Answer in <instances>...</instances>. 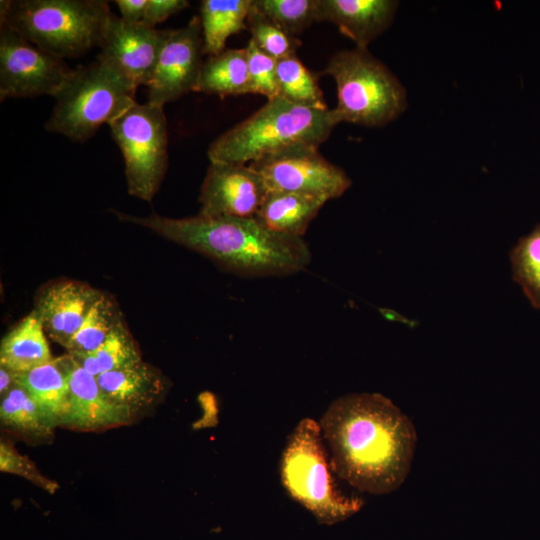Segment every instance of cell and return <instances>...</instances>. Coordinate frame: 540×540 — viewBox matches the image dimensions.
I'll use <instances>...</instances> for the list:
<instances>
[{"mask_svg":"<svg viewBox=\"0 0 540 540\" xmlns=\"http://www.w3.org/2000/svg\"><path fill=\"white\" fill-rule=\"evenodd\" d=\"M75 365L74 357L67 354L30 371L16 373L17 384L30 393L56 427L66 408L69 380Z\"/></svg>","mask_w":540,"mask_h":540,"instance_id":"ac0fdd59","label":"cell"},{"mask_svg":"<svg viewBox=\"0 0 540 540\" xmlns=\"http://www.w3.org/2000/svg\"><path fill=\"white\" fill-rule=\"evenodd\" d=\"M253 0H203L200 5V22L203 52L217 55L226 49L232 35L247 29V18Z\"/></svg>","mask_w":540,"mask_h":540,"instance_id":"44dd1931","label":"cell"},{"mask_svg":"<svg viewBox=\"0 0 540 540\" xmlns=\"http://www.w3.org/2000/svg\"><path fill=\"white\" fill-rule=\"evenodd\" d=\"M257 9L290 35L318 22L317 0H253Z\"/></svg>","mask_w":540,"mask_h":540,"instance_id":"f1b7e54d","label":"cell"},{"mask_svg":"<svg viewBox=\"0 0 540 540\" xmlns=\"http://www.w3.org/2000/svg\"><path fill=\"white\" fill-rule=\"evenodd\" d=\"M0 27V100L54 97L73 69L7 26Z\"/></svg>","mask_w":540,"mask_h":540,"instance_id":"9c48e42d","label":"cell"},{"mask_svg":"<svg viewBox=\"0 0 540 540\" xmlns=\"http://www.w3.org/2000/svg\"><path fill=\"white\" fill-rule=\"evenodd\" d=\"M245 48L250 81L249 93L263 95L268 100L277 97V60L262 52L252 40H249Z\"/></svg>","mask_w":540,"mask_h":540,"instance_id":"f546056e","label":"cell"},{"mask_svg":"<svg viewBox=\"0 0 540 540\" xmlns=\"http://www.w3.org/2000/svg\"><path fill=\"white\" fill-rule=\"evenodd\" d=\"M167 30L141 23H128L114 14L109 18L99 44L97 59L105 61L136 87L147 85L155 68Z\"/></svg>","mask_w":540,"mask_h":540,"instance_id":"4fadbf2b","label":"cell"},{"mask_svg":"<svg viewBox=\"0 0 540 540\" xmlns=\"http://www.w3.org/2000/svg\"><path fill=\"white\" fill-rule=\"evenodd\" d=\"M509 259L513 280L531 306L540 310V223L518 239Z\"/></svg>","mask_w":540,"mask_h":540,"instance_id":"4316f807","label":"cell"},{"mask_svg":"<svg viewBox=\"0 0 540 540\" xmlns=\"http://www.w3.org/2000/svg\"><path fill=\"white\" fill-rule=\"evenodd\" d=\"M116 215L122 221L150 229L245 277L292 275L311 262V251L303 238L272 232L256 218L199 214L169 218L155 213L138 217L120 212Z\"/></svg>","mask_w":540,"mask_h":540,"instance_id":"7a4b0ae2","label":"cell"},{"mask_svg":"<svg viewBox=\"0 0 540 540\" xmlns=\"http://www.w3.org/2000/svg\"><path fill=\"white\" fill-rule=\"evenodd\" d=\"M17 384L16 373L0 366V393L1 396L7 393Z\"/></svg>","mask_w":540,"mask_h":540,"instance_id":"836d02e7","label":"cell"},{"mask_svg":"<svg viewBox=\"0 0 540 540\" xmlns=\"http://www.w3.org/2000/svg\"><path fill=\"white\" fill-rule=\"evenodd\" d=\"M121 18L128 23H141L148 0H116Z\"/></svg>","mask_w":540,"mask_h":540,"instance_id":"d6a6232c","label":"cell"},{"mask_svg":"<svg viewBox=\"0 0 540 540\" xmlns=\"http://www.w3.org/2000/svg\"><path fill=\"white\" fill-rule=\"evenodd\" d=\"M96 379L105 397L131 423L164 399L169 387L164 374L143 361L100 374Z\"/></svg>","mask_w":540,"mask_h":540,"instance_id":"5bb4252c","label":"cell"},{"mask_svg":"<svg viewBox=\"0 0 540 540\" xmlns=\"http://www.w3.org/2000/svg\"><path fill=\"white\" fill-rule=\"evenodd\" d=\"M101 295L88 284L59 281L43 290L35 311L49 337L66 348Z\"/></svg>","mask_w":540,"mask_h":540,"instance_id":"9a60e30c","label":"cell"},{"mask_svg":"<svg viewBox=\"0 0 540 540\" xmlns=\"http://www.w3.org/2000/svg\"><path fill=\"white\" fill-rule=\"evenodd\" d=\"M53 359L42 321L34 310L14 326L0 345V366L24 373Z\"/></svg>","mask_w":540,"mask_h":540,"instance_id":"ffe728a7","label":"cell"},{"mask_svg":"<svg viewBox=\"0 0 540 540\" xmlns=\"http://www.w3.org/2000/svg\"><path fill=\"white\" fill-rule=\"evenodd\" d=\"M278 96L290 102L328 109L317 77L295 55L277 60Z\"/></svg>","mask_w":540,"mask_h":540,"instance_id":"d4e9b609","label":"cell"},{"mask_svg":"<svg viewBox=\"0 0 540 540\" xmlns=\"http://www.w3.org/2000/svg\"><path fill=\"white\" fill-rule=\"evenodd\" d=\"M246 48L225 49L203 62L194 92L221 97L249 94Z\"/></svg>","mask_w":540,"mask_h":540,"instance_id":"7402d4cb","label":"cell"},{"mask_svg":"<svg viewBox=\"0 0 540 540\" xmlns=\"http://www.w3.org/2000/svg\"><path fill=\"white\" fill-rule=\"evenodd\" d=\"M74 359L95 377L142 361L140 351L124 322L112 331L96 352Z\"/></svg>","mask_w":540,"mask_h":540,"instance_id":"484cf974","label":"cell"},{"mask_svg":"<svg viewBox=\"0 0 540 540\" xmlns=\"http://www.w3.org/2000/svg\"><path fill=\"white\" fill-rule=\"evenodd\" d=\"M336 125L332 109L299 105L277 96L218 136L207 155L210 162L250 164L289 150L319 148Z\"/></svg>","mask_w":540,"mask_h":540,"instance_id":"3957f363","label":"cell"},{"mask_svg":"<svg viewBox=\"0 0 540 540\" xmlns=\"http://www.w3.org/2000/svg\"><path fill=\"white\" fill-rule=\"evenodd\" d=\"M319 425L335 475L360 492L384 495L407 478L417 442L411 420L380 393L335 399Z\"/></svg>","mask_w":540,"mask_h":540,"instance_id":"6da1fadb","label":"cell"},{"mask_svg":"<svg viewBox=\"0 0 540 540\" xmlns=\"http://www.w3.org/2000/svg\"><path fill=\"white\" fill-rule=\"evenodd\" d=\"M0 421L3 429L35 441L52 438L56 427L30 393L19 384L1 396Z\"/></svg>","mask_w":540,"mask_h":540,"instance_id":"603a6c76","label":"cell"},{"mask_svg":"<svg viewBox=\"0 0 540 540\" xmlns=\"http://www.w3.org/2000/svg\"><path fill=\"white\" fill-rule=\"evenodd\" d=\"M164 107L135 103L109 127L125 163L128 191L151 201L168 163V129Z\"/></svg>","mask_w":540,"mask_h":540,"instance_id":"ba28073f","label":"cell"},{"mask_svg":"<svg viewBox=\"0 0 540 540\" xmlns=\"http://www.w3.org/2000/svg\"><path fill=\"white\" fill-rule=\"evenodd\" d=\"M263 179L268 192H293L325 201L341 197L352 180L315 147L274 154L249 164Z\"/></svg>","mask_w":540,"mask_h":540,"instance_id":"30bf717a","label":"cell"},{"mask_svg":"<svg viewBox=\"0 0 540 540\" xmlns=\"http://www.w3.org/2000/svg\"><path fill=\"white\" fill-rule=\"evenodd\" d=\"M267 194L262 177L249 164L210 162L200 190L198 214L256 218Z\"/></svg>","mask_w":540,"mask_h":540,"instance_id":"7c38bea8","label":"cell"},{"mask_svg":"<svg viewBox=\"0 0 540 540\" xmlns=\"http://www.w3.org/2000/svg\"><path fill=\"white\" fill-rule=\"evenodd\" d=\"M203 37L200 17L188 24L167 29L152 76L147 83V102L164 107L184 94L195 91L203 65Z\"/></svg>","mask_w":540,"mask_h":540,"instance_id":"8fae6325","label":"cell"},{"mask_svg":"<svg viewBox=\"0 0 540 540\" xmlns=\"http://www.w3.org/2000/svg\"><path fill=\"white\" fill-rule=\"evenodd\" d=\"M322 73L336 83L337 105L332 113L337 124L382 127L408 107L405 87L368 48L336 52Z\"/></svg>","mask_w":540,"mask_h":540,"instance_id":"52a82bcc","label":"cell"},{"mask_svg":"<svg viewBox=\"0 0 540 540\" xmlns=\"http://www.w3.org/2000/svg\"><path fill=\"white\" fill-rule=\"evenodd\" d=\"M0 23L60 59L98 47L113 14L104 0H4Z\"/></svg>","mask_w":540,"mask_h":540,"instance_id":"277c9868","label":"cell"},{"mask_svg":"<svg viewBox=\"0 0 540 540\" xmlns=\"http://www.w3.org/2000/svg\"><path fill=\"white\" fill-rule=\"evenodd\" d=\"M247 29L253 43L264 53L279 60L296 54L302 42L278 26L273 20L252 7L247 18Z\"/></svg>","mask_w":540,"mask_h":540,"instance_id":"83f0119b","label":"cell"},{"mask_svg":"<svg viewBox=\"0 0 540 540\" xmlns=\"http://www.w3.org/2000/svg\"><path fill=\"white\" fill-rule=\"evenodd\" d=\"M0 470L21 476L51 494L59 489L55 481L42 475L33 461L4 439L0 442Z\"/></svg>","mask_w":540,"mask_h":540,"instance_id":"4dcf8cb0","label":"cell"},{"mask_svg":"<svg viewBox=\"0 0 540 540\" xmlns=\"http://www.w3.org/2000/svg\"><path fill=\"white\" fill-rule=\"evenodd\" d=\"M137 87L111 64L99 60L74 68L54 96L45 124L49 132L84 142L136 103Z\"/></svg>","mask_w":540,"mask_h":540,"instance_id":"8992f818","label":"cell"},{"mask_svg":"<svg viewBox=\"0 0 540 540\" xmlns=\"http://www.w3.org/2000/svg\"><path fill=\"white\" fill-rule=\"evenodd\" d=\"M121 322L122 315L116 304L102 294L67 345L68 354L80 357L96 352Z\"/></svg>","mask_w":540,"mask_h":540,"instance_id":"cb8c5ba5","label":"cell"},{"mask_svg":"<svg viewBox=\"0 0 540 540\" xmlns=\"http://www.w3.org/2000/svg\"><path fill=\"white\" fill-rule=\"evenodd\" d=\"M395 0H317L318 22L334 24L359 48L385 32L394 20Z\"/></svg>","mask_w":540,"mask_h":540,"instance_id":"2e32d148","label":"cell"},{"mask_svg":"<svg viewBox=\"0 0 540 540\" xmlns=\"http://www.w3.org/2000/svg\"><path fill=\"white\" fill-rule=\"evenodd\" d=\"M189 6L186 0H148L142 23L155 28L158 23Z\"/></svg>","mask_w":540,"mask_h":540,"instance_id":"1f68e13d","label":"cell"},{"mask_svg":"<svg viewBox=\"0 0 540 540\" xmlns=\"http://www.w3.org/2000/svg\"><path fill=\"white\" fill-rule=\"evenodd\" d=\"M327 201L293 192H268L256 219L268 230L303 238L310 223Z\"/></svg>","mask_w":540,"mask_h":540,"instance_id":"d6986e66","label":"cell"},{"mask_svg":"<svg viewBox=\"0 0 540 540\" xmlns=\"http://www.w3.org/2000/svg\"><path fill=\"white\" fill-rule=\"evenodd\" d=\"M128 423L130 420L105 397L96 377L76 362L59 426L77 431H101Z\"/></svg>","mask_w":540,"mask_h":540,"instance_id":"e0dca14e","label":"cell"},{"mask_svg":"<svg viewBox=\"0 0 540 540\" xmlns=\"http://www.w3.org/2000/svg\"><path fill=\"white\" fill-rule=\"evenodd\" d=\"M279 473L287 494L319 523L334 524L357 513L364 501L343 493L335 480L319 422L304 418L288 435Z\"/></svg>","mask_w":540,"mask_h":540,"instance_id":"5b68a950","label":"cell"}]
</instances>
